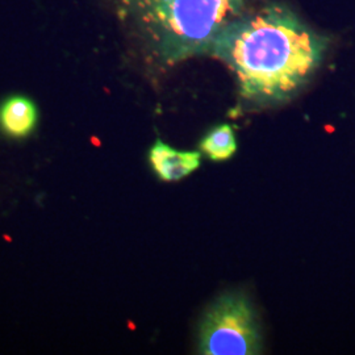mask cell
I'll list each match as a JSON object with an SVG mask.
<instances>
[{
    "mask_svg": "<svg viewBox=\"0 0 355 355\" xmlns=\"http://www.w3.org/2000/svg\"><path fill=\"white\" fill-rule=\"evenodd\" d=\"M328 38L282 4L248 10L216 38L211 54L237 76L242 98L283 102L302 89L321 64Z\"/></svg>",
    "mask_w": 355,
    "mask_h": 355,
    "instance_id": "1",
    "label": "cell"
},
{
    "mask_svg": "<svg viewBox=\"0 0 355 355\" xmlns=\"http://www.w3.org/2000/svg\"><path fill=\"white\" fill-rule=\"evenodd\" d=\"M120 19L161 64L211 54L216 38L253 0H114Z\"/></svg>",
    "mask_w": 355,
    "mask_h": 355,
    "instance_id": "2",
    "label": "cell"
},
{
    "mask_svg": "<svg viewBox=\"0 0 355 355\" xmlns=\"http://www.w3.org/2000/svg\"><path fill=\"white\" fill-rule=\"evenodd\" d=\"M261 350V336L253 309L243 296L228 295L207 312L200 328L204 355H253Z\"/></svg>",
    "mask_w": 355,
    "mask_h": 355,
    "instance_id": "3",
    "label": "cell"
},
{
    "mask_svg": "<svg viewBox=\"0 0 355 355\" xmlns=\"http://www.w3.org/2000/svg\"><path fill=\"white\" fill-rule=\"evenodd\" d=\"M149 162L162 182H177L199 168L200 153L180 152L157 140L150 148Z\"/></svg>",
    "mask_w": 355,
    "mask_h": 355,
    "instance_id": "4",
    "label": "cell"
},
{
    "mask_svg": "<svg viewBox=\"0 0 355 355\" xmlns=\"http://www.w3.org/2000/svg\"><path fill=\"white\" fill-rule=\"evenodd\" d=\"M38 120L35 103L15 95L0 104V129L13 139H23L33 132Z\"/></svg>",
    "mask_w": 355,
    "mask_h": 355,
    "instance_id": "5",
    "label": "cell"
},
{
    "mask_svg": "<svg viewBox=\"0 0 355 355\" xmlns=\"http://www.w3.org/2000/svg\"><path fill=\"white\" fill-rule=\"evenodd\" d=\"M200 149L209 159L216 162L232 158L237 150L233 128L228 124H223L212 129L202 141Z\"/></svg>",
    "mask_w": 355,
    "mask_h": 355,
    "instance_id": "6",
    "label": "cell"
}]
</instances>
